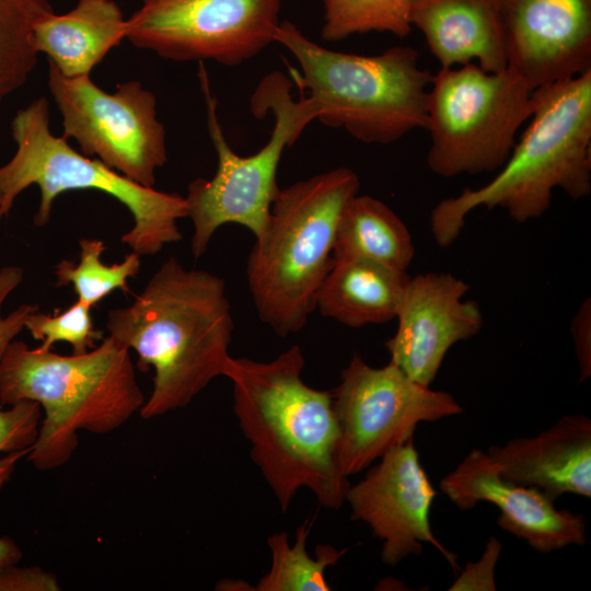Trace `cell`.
I'll return each mask as SVG.
<instances>
[{"label": "cell", "mask_w": 591, "mask_h": 591, "mask_svg": "<svg viewBox=\"0 0 591 591\" xmlns=\"http://www.w3.org/2000/svg\"><path fill=\"white\" fill-rule=\"evenodd\" d=\"M304 363L293 345L268 362L230 357L223 372L251 457L282 512L302 487L322 507L339 509L350 486L339 465L332 393L302 380Z\"/></svg>", "instance_id": "6da1fadb"}, {"label": "cell", "mask_w": 591, "mask_h": 591, "mask_svg": "<svg viewBox=\"0 0 591 591\" xmlns=\"http://www.w3.org/2000/svg\"><path fill=\"white\" fill-rule=\"evenodd\" d=\"M234 328L225 285L201 269L167 258L131 304L107 313L106 329L134 349L153 387L139 415L151 419L187 406L223 375Z\"/></svg>", "instance_id": "7a4b0ae2"}, {"label": "cell", "mask_w": 591, "mask_h": 591, "mask_svg": "<svg viewBox=\"0 0 591 591\" xmlns=\"http://www.w3.org/2000/svg\"><path fill=\"white\" fill-rule=\"evenodd\" d=\"M532 100L529 125L498 173L431 210L430 230L439 246L457 239L476 208H502L523 223L548 210L556 188L575 200L591 193V69L533 90Z\"/></svg>", "instance_id": "3957f363"}, {"label": "cell", "mask_w": 591, "mask_h": 591, "mask_svg": "<svg viewBox=\"0 0 591 591\" xmlns=\"http://www.w3.org/2000/svg\"><path fill=\"white\" fill-rule=\"evenodd\" d=\"M22 401L38 403L44 412L27 454L40 471L70 460L80 430L109 433L146 402L129 349L109 335L93 349L70 356L12 340L0 363V406Z\"/></svg>", "instance_id": "277c9868"}, {"label": "cell", "mask_w": 591, "mask_h": 591, "mask_svg": "<svg viewBox=\"0 0 591 591\" xmlns=\"http://www.w3.org/2000/svg\"><path fill=\"white\" fill-rule=\"evenodd\" d=\"M360 181L337 167L279 190L265 233L251 250L246 276L259 320L278 336L300 332L316 310L333 265L340 212Z\"/></svg>", "instance_id": "5b68a950"}, {"label": "cell", "mask_w": 591, "mask_h": 591, "mask_svg": "<svg viewBox=\"0 0 591 591\" xmlns=\"http://www.w3.org/2000/svg\"><path fill=\"white\" fill-rule=\"evenodd\" d=\"M275 43L298 61L293 78L315 105L317 120L343 128L364 143L389 144L426 127L432 76L418 53L395 46L372 56L322 47L290 21L280 22Z\"/></svg>", "instance_id": "8992f818"}, {"label": "cell", "mask_w": 591, "mask_h": 591, "mask_svg": "<svg viewBox=\"0 0 591 591\" xmlns=\"http://www.w3.org/2000/svg\"><path fill=\"white\" fill-rule=\"evenodd\" d=\"M16 151L0 166V221L19 194L31 185L40 190L34 223L50 220L54 200L62 193L92 189L104 193L130 212L134 223L120 242L139 255H155L166 244L182 240L177 221L187 217L185 198L140 185L99 159L76 151L63 136L49 127V107L39 97L20 109L11 123Z\"/></svg>", "instance_id": "52a82bcc"}, {"label": "cell", "mask_w": 591, "mask_h": 591, "mask_svg": "<svg viewBox=\"0 0 591 591\" xmlns=\"http://www.w3.org/2000/svg\"><path fill=\"white\" fill-rule=\"evenodd\" d=\"M199 63L207 129L218 165L211 178L190 182L184 197L187 217L194 224L190 247L195 258L206 253L212 235L221 225L236 223L245 227L255 240L265 233L271 206L280 190L277 171L282 153L317 118V111L308 96H301L299 101L292 99L291 80L279 71L268 73L255 89L250 105L257 118H264L269 112L274 115L270 139L256 153L240 155L224 137L206 68L202 61Z\"/></svg>", "instance_id": "ba28073f"}, {"label": "cell", "mask_w": 591, "mask_h": 591, "mask_svg": "<svg viewBox=\"0 0 591 591\" xmlns=\"http://www.w3.org/2000/svg\"><path fill=\"white\" fill-rule=\"evenodd\" d=\"M532 112V90L508 68L486 71L476 62L440 68L426 105L428 167L445 178L498 171Z\"/></svg>", "instance_id": "9c48e42d"}, {"label": "cell", "mask_w": 591, "mask_h": 591, "mask_svg": "<svg viewBox=\"0 0 591 591\" xmlns=\"http://www.w3.org/2000/svg\"><path fill=\"white\" fill-rule=\"evenodd\" d=\"M48 88L62 116L63 137L81 152L131 181L153 187L167 160L166 136L157 116V99L139 81L109 93L90 76L67 78L48 67Z\"/></svg>", "instance_id": "30bf717a"}, {"label": "cell", "mask_w": 591, "mask_h": 591, "mask_svg": "<svg viewBox=\"0 0 591 591\" xmlns=\"http://www.w3.org/2000/svg\"><path fill=\"white\" fill-rule=\"evenodd\" d=\"M331 393L339 431V465L347 477L414 439L418 424L463 413L450 393L412 380L391 361L371 367L358 354Z\"/></svg>", "instance_id": "8fae6325"}, {"label": "cell", "mask_w": 591, "mask_h": 591, "mask_svg": "<svg viewBox=\"0 0 591 591\" xmlns=\"http://www.w3.org/2000/svg\"><path fill=\"white\" fill-rule=\"evenodd\" d=\"M281 0H142L126 39L175 61L239 66L275 43Z\"/></svg>", "instance_id": "7c38bea8"}, {"label": "cell", "mask_w": 591, "mask_h": 591, "mask_svg": "<svg viewBox=\"0 0 591 591\" xmlns=\"http://www.w3.org/2000/svg\"><path fill=\"white\" fill-rule=\"evenodd\" d=\"M364 477L349 486L346 500L351 519L367 523L382 542L381 559L396 566L419 556L430 543L455 570L457 557L434 536L430 510L437 495L415 448L414 439L386 452Z\"/></svg>", "instance_id": "4fadbf2b"}, {"label": "cell", "mask_w": 591, "mask_h": 591, "mask_svg": "<svg viewBox=\"0 0 591 591\" xmlns=\"http://www.w3.org/2000/svg\"><path fill=\"white\" fill-rule=\"evenodd\" d=\"M507 67L533 91L591 69V0H491Z\"/></svg>", "instance_id": "5bb4252c"}, {"label": "cell", "mask_w": 591, "mask_h": 591, "mask_svg": "<svg viewBox=\"0 0 591 591\" xmlns=\"http://www.w3.org/2000/svg\"><path fill=\"white\" fill-rule=\"evenodd\" d=\"M470 285L449 273L409 277L386 340L390 361L412 380L430 386L449 349L483 326L477 302L464 300Z\"/></svg>", "instance_id": "9a60e30c"}, {"label": "cell", "mask_w": 591, "mask_h": 591, "mask_svg": "<svg viewBox=\"0 0 591 591\" xmlns=\"http://www.w3.org/2000/svg\"><path fill=\"white\" fill-rule=\"evenodd\" d=\"M440 489L461 510H470L479 501L495 505L500 511L499 528L538 553L586 543L581 513L558 510L540 489L503 478L498 464L479 449H473L441 479Z\"/></svg>", "instance_id": "2e32d148"}, {"label": "cell", "mask_w": 591, "mask_h": 591, "mask_svg": "<svg viewBox=\"0 0 591 591\" xmlns=\"http://www.w3.org/2000/svg\"><path fill=\"white\" fill-rule=\"evenodd\" d=\"M487 453L503 478L553 501L564 494L591 497V419L582 414L565 415L538 434L491 445Z\"/></svg>", "instance_id": "e0dca14e"}, {"label": "cell", "mask_w": 591, "mask_h": 591, "mask_svg": "<svg viewBox=\"0 0 591 591\" xmlns=\"http://www.w3.org/2000/svg\"><path fill=\"white\" fill-rule=\"evenodd\" d=\"M409 21L422 32L440 68L474 61L486 71L507 67L491 0H413Z\"/></svg>", "instance_id": "ac0fdd59"}, {"label": "cell", "mask_w": 591, "mask_h": 591, "mask_svg": "<svg viewBox=\"0 0 591 591\" xmlns=\"http://www.w3.org/2000/svg\"><path fill=\"white\" fill-rule=\"evenodd\" d=\"M127 20L114 0H79L63 13L37 20L33 42L62 76H90L107 53L126 39Z\"/></svg>", "instance_id": "d6986e66"}, {"label": "cell", "mask_w": 591, "mask_h": 591, "mask_svg": "<svg viewBox=\"0 0 591 591\" xmlns=\"http://www.w3.org/2000/svg\"><path fill=\"white\" fill-rule=\"evenodd\" d=\"M410 276L354 256L333 257L316 298L321 315L358 328L395 320Z\"/></svg>", "instance_id": "ffe728a7"}, {"label": "cell", "mask_w": 591, "mask_h": 591, "mask_svg": "<svg viewBox=\"0 0 591 591\" xmlns=\"http://www.w3.org/2000/svg\"><path fill=\"white\" fill-rule=\"evenodd\" d=\"M414 255L409 230L386 204L368 195L348 199L337 222L333 257H361L406 271Z\"/></svg>", "instance_id": "44dd1931"}, {"label": "cell", "mask_w": 591, "mask_h": 591, "mask_svg": "<svg viewBox=\"0 0 591 591\" xmlns=\"http://www.w3.org/2000/svg\"><path fill=\"white\" fill-rule=\"evenodd\" d=\"M312 523L306 520L296 530V541L289 545L288 535L275 533L267 538L271 554V566L255 590L258 591H329L325 570L338 563L344 551L328 544L315 548V558L306 551V540Z\"/></svg>", "instance_id": "7402d4cb"}, {"label": "cell", "mask_w": 591, "mask_h": 591, "mask_svg": "<svg viewBox=\"0 0 591 591\" xmlns=\"http://www.w3.org/2000/svg\"><path fill=\"white\" fill-rule=\"evenodd\" d=\"M54 11L47 0H0V102L21 88L35 68V23Z\"/></svg>", "instance_id": "603a6c76"}, {"label": "cell", "mask_w": 591, "mask_h": 591, "mask_svg": "<svg viewBox=\"0 0 591 591\" xmlns=\"http://www.w3.org/2000/svg\"><path fill=\"white\" fill-rule=\"evenodd\" d=\"M79 263L61 259L55 267L56 286L71 285L77 300L93 308L114 290L128 292V279L140 271V256L132 252L124 260L105 265L102 254L106 250L103 241L81 239Z\"/></svg>", "instance_id": "cb8c5ba5"}, {"label": "cell", "mask_w": 591, "mask_h": 591, "mask_svg": "<svg viewBox=\"0 0 591 591\" xmlns=\"http://www.w3.org/2000/svg\"><path fill=\"white\" fill-rule=\"evenodd\" d=\"M324 24L321 36L327 42L354 34L389 32L406 37L412 32L409 12L413 0H321Z\"/></svg>", "instance_id": "d4e9b609"}, {"label": "cell", "mask_w": 591, "mask_h": 591, "mask_svg": "<svg viewBox=\"0 0 591 591\" xmlns=\"http://www.w3.org/2000/svg\"><path fill=\"white\" fill-rule=\"evenodd\" d=\"M90 306L76 300L68 309L55 314L31 312L24 327L42 347L51 348L56 343H68L72 354L80 355L96 347L103 332L94 327Z\"/></svg>", "instance_id": "484cf974"}, {"label": "cell", "mask_w": 591, "mask_h": 591, "mask_svg": "<svg viewBox=\"0 0 591 591\" xmlns=\"http://www.w3.org/2000/svg\"><path fill=\"white\" fill-rule=\"evenodd\" d=\"M42 420V407L22 401L0 408V490L11 479L18 462L28 454L36 440Z\"/></svg>", "instance_id": "4316f807"}, {"label": "cell", "mask_w": 591, "mask_h": 591, "mask_svg": "<svg viewBox=\"0 0 591 591\" xmlns=\"http://www.w3.org/2000/svg\"><path fill=\"white\" fill-rule=\"evenodd\" d=\"M23 270L18 266L0 268V363L9 344L22 332L27 315L37 310L34 304H21L9 315H1V308L9 294L22 282Z\"/></svg>", "instance_id": "83f0119b"}, {"label": "cell", "mask_w": 591, "mask_h": 591, "mask_svg": "<svg viewBox=\"0 0 591 591\" xmlns=\"http://www.w3.org/2000/svg\"><path fill=\"white\" fill-rule=\"evenodd\" d=\"M500 553V542L490 537L483 556L476 563H468L449 590H496L494 571Z\"/></svg>", "instance_id": "f1b7e54d"}, {"label": "cell", "mask_w": 591, "mask_h": 591, "mask_svg": "<svg viewBox=\"0 0 591 591\" xmlns=\"http://www.w3.org/2000/svg\"><path fill=\"white\" fill-rule=\"evenodd\" d=\"M58 578L40 567L11 565L0 570V591H59Z\"/></svg>", "instance_id": "f546056e"}, {"label": "cell", "mask_w": 591, "mask_h": 591, "mask_svg": "<svg viewBox=\"0 0 591 591\" xmlns=\"http://www.w3.org/2000/svg\"><path fill=\"white\" fill-rule=\"evenodd\" d=\"M575 351L579 366L580 382L591 375V304L587 299L571 323Z\"/></svg>", "instance_id": "4dcf8cb0"}, {"label": "cell", "mask_w": 591, "mask_h": 591, "mask_svg": "<svg viewBox=\"0 0 591 591\" xmlns=\"http://www.w3.org/2000/svg\"><path fill=\"white\" fill-rule=\"evenodd\" d=\"M23 554L18 544L9 536H0V570L19 564Z\"/></svg>", "instance_id": "1f68e13d"}, {"label": "cell", "mask_w": 591, "mask_h": 591, "mask_svg": "<svg viewBox=\"0 0 591 591\" xmlns=\"http://www.w3.org/2000/svg\"><path fill=\"white\" fill-rule=\"evenodd\" d=\"M0 201H1V196H0Z\"/></svg>", "instance_id": "d6a6232c"}]
</instances>
